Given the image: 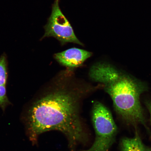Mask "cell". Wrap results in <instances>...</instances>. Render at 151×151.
Returning a JSON list of instances; mask_svg holds the SVG:
<instances>
[{
	"label": "cell",
	"instance_id": "6da1fadb",
	"mask_svg": "<svg viewBox=\"0 0 151 151\" xmlns=\"http://www.w3.org/2000/svg\"><path fill=\"white\" fill-rule=\"evenodd\" d=\"M79 99L73 92L64 90L47 94L34 104L28 112L26 123L30 140L33 144L44 132H61L68 141L70 151L87 141V134L81 120Z\"/></svg>",
	"mask_w": 151,
	"mask_h": 151
},
{
	"label": "cell",
	"instance_id": "7a4b0ae2",
	"mask_svg": "<svg viewBox=\"0 0 151 151\" xmlns=\"http://www.w3.org/2000/svg\"><path fill=\"white\" fill-rule=\"evenodd\" d=\"M90 75L94 81L102 83L112 99L115 110L124 121L136 128L142 124L147 128L146 120L139 101L144 90L142 86L114 67L99 64L91 69Z\"/></svg>",
	"mask_w": 151,
	"mask_h": 151
},
{
	"label": "cell",
	"instance_id": "3957f363",
	"mask_svg": "<svg viewBox=\"0 0 151 151\" xmlns=\"http://www.w3.org/2000/svg\"><path fill=\"white\" fill-rule=\"evenodd\" d=\"M92 121L95 140L89 149L83 151H109L116 140L118 132L110 111L102 104L96 101L92 109Z\"/></svg>",
	"mask_w": 151,
	"mask_h": 151
},
{
	"label": "cell",
	"instance_id": "277c9868",
	"mask_svg": "<svg viewBox=\"0 0 151 151\" xmlns=\"http://www.w3.org/2000/svg\"><path fill=\"white\" fill-rule=\"evenodd\" d=\"M60 0H55L52 5L51 14L44 26L45 33L41 40L46 37L55 38L62 45L68 43L84 46L75 35L68 20L62 12L59 6Z\"/></svg>",
	"mask_w": 151,
	"mask_h": 151
},
{
	"label": "cell",
	"instance_id": "5b68a950",
	"mask_svg": "<svg viewBox=\"0 0 151 151\" xmlns=\"http://www.w3.org/2000/svg\"><path fill=\"white\" fill-rule=\"evenodd\" d=\"M92 53L76 48H73L55 54L54 58L61 65L66 67L73 68L82 65L90 57Z\"/></svg>",
	"mask_w": 151,
	"mask_h": 151
},
{
	"label": "cell",
	"instance_id": "8992f818",
	"mask_svg": "<svg viewBox=\"0 0 151 151\" xmlns=\"http://www.w3.org/2000/svg\"><path fill=\"white\" fill-rule=\"evenodd\" d=\"M119 148L120 151H151V147L143 142L137 129L133 137H124L121 139Z\"/></svg>",
	"mask_w": 151,
	"mask_h": 151
},
{
	"label": "cell",
	"instance_id": "52a82bcc",
	"mask_svg": "<svg viewBox=\"0 0 151 151\" xmlns=\"http://www.w3.org/2000/svg\"><path fill=\"white\" fill-rule=\"evenodd\" d=\"M7 76L6 58L3 55L0 58V86H5Z\"/></svg>",
	"mask_w": 151,
	"mask_h": 151
},
{
	"label": "cell",
	"instance_id": "ba28073f",
	"mask_svg": "<svg viewBox=\"0 0 151 151\" xmlns=\"http://www.w3.org/2000/svg\"><path fill=\"white\" fill-rule=\"evenodd\" d=\"M9 104L5 86H0V107L4 110L5 107Z\"/></svg>",
	"mask_w": 151,
	"mask_h": 151
},
{
	"label": "cell",
	"instance_id": "9c48e42d",
	"mask_svg": "<svg viewBox=\"0 0 151 151\" xmlns=\"http://www.w3.org/2000/svg\"><path fill=\"white\" fill-rule=\"evenodd\" d=\"M146 106L147 109L150 113V122L151 125V101H148L147 102L146 104Z\"/></svg>",
	"mask_w": 151,
	"mask_h": 151
}]
</instances>
